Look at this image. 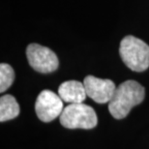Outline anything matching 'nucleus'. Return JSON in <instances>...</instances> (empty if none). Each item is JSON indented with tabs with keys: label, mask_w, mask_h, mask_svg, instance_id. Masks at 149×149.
<instances>
[{
	"label": "nucleus",
	"mask_w": 149,
	"mask_h": 149,
	"mask_svg": "<svg viewBox=\"0 0 149 149\" xmlns=\"http://www.w3.org/2000/svg\"><path fill=\"white\" fill-rule=\"evenodd\" d=\"M144 96L143 86L136 80H126L116 87L109 103V111L115 119H123L134 107L143 101Z\"/></svg>",
	"instance_id": "1"
},
{
	"label": "nucleus",
	"mask_w": 149,
	"mask_h": 149,
	"mask_svg": "<svg viewBox=\"0 0 149 149\" xmlns=\"http://www.w3.org/2000/svg\"><path fill=\"white\" fill-rule=\"evenodd\" d=\"M119 53L125 65L135 72H143L149 67V46L141 39L126 36L122 39Z\"/></svg>",
	"instance_id": "2"
},
{
	"label": "nucleus",
	"mask_w": 149,
	"mask_h": 149,
	"mask_svg": "<svg viewBox=\"0 0 149 149\" xmlns=\"http://www.w3.org/2000/svg\"><path fill=\"white\" fill-rule=\"evenodd\" d=\"M59 119L62 126L68 129H93L98 123L95 111L83 103L70 104L64 108Z\"/></svg>",
	"instance_id": "3"
},
{
	"label": "nucleus",
	"mask_w": 149,
	"mask_h": 149,
	"mask_svg": "<svg viewBox=\"0 0 149 149\" xmlns=\"http://www.w3.org/2000/svg\"><path fill=\"white\" fill-rule=\"evenodd\" d=\"M29 65L39 73H52L58 68L57 56L52 49L39 44H30L26 49Z\"/></svg>",
	"instance_id": "4"
},
{
	"label": "nucleus",
	"mask_w": 149,
	"mask_h": 149,
	"mask_svg": "<svg viewBox=\"0 0 149 149\" xmlns=\"http://www.w3.org/2000/svg\"><path fill=\"white\" fill-rule=\"evenodd\" d=\"M64 109L63 100L50 90H43L35 103V111L41 121L50 122L61 115Z\"/></svg>",
	"instance_id": "5"
},
{
	"label": "nucleus",
	"mask_w": 149,
	"mask_h": 149,
	"mask_svg": "<svg viewBox=\"0 0 149 149\" xmlns=\"http://www.w3.org/2000/svg\"><path fill=\"white\" fill-rule=\"evenodd\" d=\"M83 84L87 96L99 104L109 103L116 89L112 80L99 79L93 76L85 77Z\"/></svg>",
	"instance_id": "6"
},
{
	"label": "nucleus",
	"mask_w": 149,
	"mask_h": 149,
	"mask_svg": "<svg viewBox=\"0 0 149 149\" xmlns=\"http://www.w3.org/2000/svg\"><path fill=\"white\" fill-rule=\"evenodd\" d=\"M58 95L63 102L69 104L83 103L87 96L84 84L77 80H68L61 83L58 87Z\"/></svg>",
	"instance_id": "7"
},
{
	"label": "nucleus",
	"mask_w": 149,
	"mask_h": 149,
	"mask_svg": "<svg viewBox=\"0 0 149 149\" xmlns=\"http://www.w3.org/2000/svg\"><path fill=\"white\" fill-rule=\"evenodd\" d=\"M19 106L12 95H4L0 98V121L5 122L16 118L19 114Z\"/></svg>",
	"instance_id": "8"
},
{
	"label": "nucleus",
	"mask_w": 149,
	"mask_h": 149,
	"mask_svg": "<svg viewBox=\"0 0 149 149\" xmlns=\"http://www.w3.org/2000/svg\"><path fill=\"white\" fill-rule=\"evenodd\" d=\"M15 79V72L9 64H0V92L3 93L13 84Z\"/></svg>",
	"instance_id": "9"
}]
</instances>
